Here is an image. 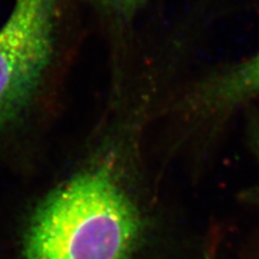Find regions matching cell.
Here are the masks:
<instances>
[{"instance_id": "1", "label": "cell", "mask_w": 259, "mask_h": 259, "mask_svg": "<svg viewBox=\"0 0 259 259\" xmlns=\"http://www.w3.org/2000/svg\"><path fill=\"white\" fill-rule=\"evenodd\" d=\"M62 183L32 213L24 259H130L142 220L116 168L112 147Z\"/></svg>"}, {"instance_id": "2", "label": "cell", "mask_w": 259, "mask_h": 259, "mask_svg": "<svg viewBox=\"0 0 259 259\" xmlns=\"http://www.w3.org/2000/svg\"><path fill=\"white\" fill-rule=\"evenodd\" d=\"M68 0H13L0 26V130L25 118L61 55Z\"/></svg>"}, {"instance_id": "3", "label": "cell", "mask_w": 259, "mask_h": 259, "mask_svg": "<svg viewBox=\"0 0 259 259\" xmlns=\"http://www.w3.org/2000/svg\"><path fill=\"white\" fill-rule=\"evenodd\" d=\"M259 96V51L249 59L193 80L176 95L175 106L191 117L218 118Z\"/></svg>"}, {"instance_id": "4", "label": "cell", "mask_w": 259, "mask_h": 259, "mask_svg": "<svg viewBox=\"0 0 259 259\" xmlns=\"http://www.w3.org/2000/svg\"><path fill=\"white\" fill-rule=\"evenodd\" d=\"M105 22L116 28H124L139 18L149 0H85Z\"/></svg>"}, {"instance_id": "5", "label": "cell", "mask_w": 259, "mask_h": 259, "mask_svg": "<svg viewBox=\"0 0 259 259\" xmlns=\"http://www.w3.org/2000/svg\"><path fill=\"white\" fill-rule=\"evenodd\" d=\"M252 141H253V146L254 149L257 153V156L259 157V121L255 123L253 130H252ZM252 199L257 201L259 203V187L253 191V196Z\"/></svg>"}]
</instances>
